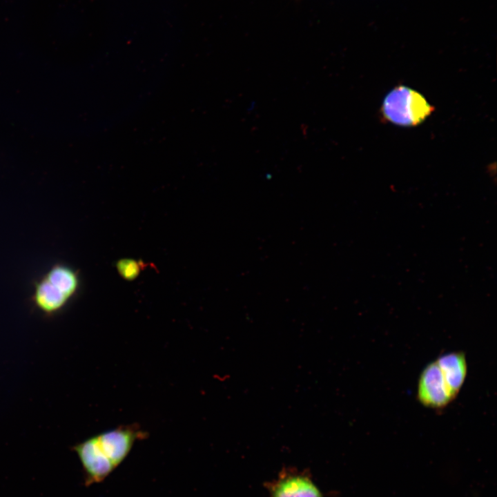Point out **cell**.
I'll return each mask as SVG.
<instances>
[{
    "label": "cell",
    "mask_w": 497,
    "mask_h": 497,
    "mask_svg": "<svg viewBox=\"0 0 497 497\" xmlns=\"http://www.w3.org/2000/svg\"><path fill=\"white\" fill-rule=\"evenodd\" d=\"M451 391L457 396L467 374V362L462 352L445 353L435 360Z\"/></svg>",
    "instance_id": "52a82bcc"
},
{
    "label": "cell",
    "mask_w": 497,
    "mask_h": 497,
    "mask_svg": "<svg viewBox=\"0 0 497 497\" xmlns=\"http://www.w3.org/2000/svg\"><path fill=\"white\" fill-rule=\"evenodd\" d=\"M456 395L443 377L436 360L428 364L421 372L417 387V399L426 407L443 409Z\"/></svg>",
    "instance_id": "7a4b0ae2"
},
{
    "label": "cell",
    "mask_w": 497,
    "mask_h": 497,
    "mask_svg": "<svg viewBox=\"0 0 497 497\" xmlns=\"http://www.w3.org/2000/svg\"><path fill=\"white\" fill-rule=\"evenodd\" d=\"M141 265L134 260L124 259L117 264V269L120 275L128 280L135 279L139 274Z\"/></svg>",
    "instance_id": "9c48e42d"
},
{
    "label": "cell",
    "mask_w": 497,
    "mask_h": 497,
    "mask_svg": "<svg viewBox=\"0 0 497 497\" xmlns=\"http://www.w3.org/2000/svg\"><path fill=\"white\" fill-rule=\"evenodd\" d=\"M433 108L418 92L405 86H398L385 96L381 113L383 117L400 126H415L424 121Z\"/></svg>",
    "instance_id": "6da1fadb"
},
{
    "label": "cell",
    "mask_w": 497,
    "mask_h": 497,
    "mask_svg": "<svg viewBox=\"0 0 497 497\" xmlns=\"http://www.w3.org/2000/svg\"><path fill=\"white\" fill-rule=\"evenodd\" d=\"M146 436L137 426H122L103 432L94 438L103 454L117 468L127 457L133 445Z\"/></svg>",
    "instance_id": "3957f363"
},
{
    "label": "cell",
    "mask_w": 497,
    "mask_h": 497,
    "mask_svg": "<svg viewBox=\"0 0 497 497\" xmlns=\"http://www.w3.org/2000/svg\"><path fill=\"white\" fill-rule=\"evenodd\" d=\"M83 467L86 485L104 480L116 468L100 451L94 437L75 447Z\"/></svg>",
    "instance_id": "5b68a950"
},
{
    "label": "cell",
    "mask_w": 497,
    "mask_h": 497,
    "mask_svg": "<svg viewBox=\"0 0 497 497\" xmlns=\"http://www.w3.org/2000/svg\"><path fill=\"white\" fill-rule=\"evenodd\" d=\"M33 304L47 315H52L62 309L69 298L57 286L43 277L35 284L32 296Z\"/></svg>",
    "instance_id": "8992f818"
},
{
    "label": "cell",
    "mask_w": 497,
    "mask_h": 497,
    "mask_svg": "<svg viewBox=\"0 0 497 497\" xmlns=\"http://www.w3.org/2000/svg\"><path fill=\"white\" fill-rule=\"evenodd\" d=\"M43 277L58 287L69 299L77 291L79 286L77 274L66 265L56 264Z\"/></svg>",
    "instance_id": "ba28073f"
},
{
    "label": "cell",
    "mask_w": 497,
    "mask_h": 497,
    "mask_svg": "<svg viewBox=\"0 0 497 497\" xmlns=\"http://www.w3.org/2000/svg\"><path fill=\"white\" fill-rule=\"evenodd\" d=\"M266 487L270 497H323L309 475L293 469L283 470Z\"/></svg>",
    "instance_id": "277c9868"
}]
</instances>
